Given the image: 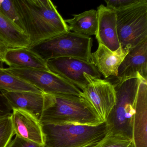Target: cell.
<instances>
[{"mask_svg": "<svg viewBox=\"0 0 147 147\" xmlns=\"http://www.w3.org/2000/svg\"><path fill=\"white\" fill-rule=\"evenodd\" d=\"M30 47L69 31L68 25L50 0H13Z\"/></svg>", "mask_w": 147, "mask_h": 147, "instance_id": "obj_1", "label": "cell"}, {"mask_svg": "<svg viewBox=\"0 0 147 147\" xmlns=\"http://www.w3.org/2000/svg\"><path fill=\"white\" fill-rule=\"evenodd\" d=\"M39 120L42 125H97L104 123L84 98L72 95L45 94L43 108Z\"/></svg>", "mask_w": 147, "mask_h": 147, "instance_id": "obj_2", "label": "cell"}, {"mask_svg": "<svg viewBox=\"0 0 147 147\" xmlns=\"http://www.w3.org/2000/svg\"><path fill=\"white\" fill-rule=\"evenodd\" d=\"M45 147H94L108 132L105 122L97 125H42Z\"/></svg>", "mask_w": 147, "mask_h": 147, "instance_id": "obj_3", "label": "cell"}, {"mask_svg": "<svg viewBox=\"0 0 147 147\" xmlns=\"http://www.w3.org/2000/svg\"><path fill=\"white\" fill-rule=\"evenodd\" d=\"M142 79L131 78L113 85L116 92V103L105 122L108 132L132 139L135 102Z\"/></svg>", "mask_w": 147, "mask_h": 147, "instance_id": "obj_4", "label": "cell"}, {"mask_svg": "<svg viewBox=\"0 0 147 147\" xmlns=\"http://www.w3.org/2000/svg\"><path fill=\"white\" fill-rule=\"evenodd\" d=\"M92 46V38L68 31L29 48L46 62L61 57H74L91 61Z\"/></svg>", "mask_w": 147, "mask_h": 147, "instance_id": "obj_5", "label": "cell"}, {"mask_svg": "<svg viewBox=\"0 0 147 147\" xmlns=\"http://www.w3.org/2000/svg\"><path fill=\"white\" fill-rule=\"evenodd\" d=\"M116 13L118 37L122 50L129 52L147 40V0H139Z\"/></svg>", "mask_w": 147, "mask_h": 147, "instance_id": "obj_6", "label": "cell"}, {"mask_svg": "<svg viewBox=\"0 0 147 147\" xmlns=\"http://www.w3.org/2000/svg\"><path fill=\"white\" fill-rule=\"evenodd\" d=\"M3 69L32 85L45 94L81 96L79 88L49 70L9 67Z\"/></svg>", "mask_w": 147, "mask_h": 147, "instance_id": "obj_7", "label": "cell"}, {"mask_svg": "<svg viewBox=\"0 0 147 147\" xmlns=\"http://www.w3.org/2000/svg\"><path fill=\"white\" fill-rule=\"evenodd\" d=\"M49 71L63 78L78 88L82 89L88 83L86 74L95 78L101 74L91 61L74 57H61L46 61Z\"/></svg>", "mask_w": 147, "mask_h": 147, "instance_id": "obj_8", "label": "cell"}, {"mask_svg": "<svg viewBox=\"0 0 147 147\" xmlns=\"http://www.w3.org/2000/svg\"><path fill=\"white\" fill-rule=\"evenodd\" d=\"M87 80L81 97L92 107L103 122H105L116 103L114 86L107 80L92 77L84 74Z\"/></svg>", "mask_w": 147, "mask_h": 147, "instance_id": "obj_9", "label": "cell"}, {"mask_svg": "<svg viewBox=\"0 0 147 147\" xmlns=\"http://www.w3.org/2000/svg\"><path fill=\"white\" fill-rule=\"evenodd\" d=\"M147 40L129 50L118 69L117 74L110 82L112 85L131 78L147 81Z\"/></svg>", "mask_w": 147, "mask_h": 147, "instance_id": "obj_10", "label": "cell"}, {"mask_svg": "<svg viewBox=\"0 0 147 147\" xmlns=\"http://www.w3.org/2000/svg\"><path fill=\"white\" fill-rule=\"evenodd\" d=\"M133 147H147V81L142 79L135 102L132 121Z\"/></svg>", "mask_w": 147, "mask_h": 147, "instance_id": "obj_11", "label": "cell"}, {"mask_svg": "<svg viewBox=\"0 0 147 147\" xmlns=\"http://www.w3.org/2000/svg\"><path fill=\"white\" fill-rule=\"evenodd\" d=\"M11 117L16 136L44 146L42 125L38 119L28 112L20 109L12 110Z\"/></svg>", "mask_w": 147, "mask_h": 147, "instance_id": "obj_12", "label": "cell"}, {"mask_svg": "<svg viewBox=\"0 0 147 147\" xmlns=\"http://www.w3.org/2000/svg\"><path fill=\"white\" fill-rule=\"evenodd\" d=\"M98 24L95 34L98 44L113 51L120 47L117 27V13L104 5L97 8Z\"/></svg>", "mask_w": 147, "mask_h": 147, "instance_id": "obj_13", "label": "cell"}, {"mask_svg": "<svg viewBox=\"0 0 147 147\" xmlns=\"http://www.w3.org/2000/svg\"><path fill=\"white\" fill-rule=\"evenodd\" d=\"M128 52L122 50L120 47L116 51H111L99 44L97 50L91 54V61L105 78L115 77L119 67Z\"/></svg>", "mask_w": 147, "mask_h": 147, "instance_id": "obj_14", "label": "cell"}, {"mask_svg": "<svg viewBox=\"0 0 147 147\" xmlns=\"http://www.w3.org/2000/svg\"><path fill=\"white\" fill-rule=\"evenodd\" d=\"M12 110L20 109L31 113L39 120L44 103V93L31 92L1 91Z\"/></svg>", "mask_w": 147, "mask_h": 147, "instance_id": "obj_15", "label": "cell"}, {"mask_svg": "<svg viewBox=\"0 0 147 147\" xmlns=\"http://www.w3.org/2000/svg\"><path fill=\"white\" fill-rule=\"evenodd\" d=\"M4 63L10 67L49 70L46 62L29 48L9 49L5 57Z\"/></svg>", "mask_w": 147, "mask_h": 147, "instance_id": "obj_16", "label": "cell"}, {"mask_svg": "<svg viewBox=\"0 0 147 147\" xmlns=\"http://www.w3.org/2000/svg\"><path fill=\"white\" fill-rule=\"evenodd\" d=\"M0 39L10 49L30 47L29 38L25 32L1 14Z\"/></svg>", "mask_w": 147, "mask_h": 147, "instance_id": "obj_17", "label": "cell"}, {"mask_svg": "<svg viewBox=\"0 0 147 147\" xmlns=\"http://www.w3.org/2000/svg\"><path fill=\"white\" fill-rule=\"evenodd\" d=\"M73 16V18L65 20L66 24H69V31L86 37L95 35L98 24L97 11L92 9Z\"/></svg>", "mask_w": 147, "mask_h": 147, "instance_id": "obj_18", "label": "cell"}, {"mask_svg": "<svg viewBox=\"0 0 147 147\" xmlns=\"http://www.w3.org/2000/svg\"><path fill=\"white\" fill-rule=\"evenodd\" d=\"M0 66V91L31 92L43 93L37 88L19 77L7 73Z\"/></svg>", "mask_w": 147, "mask_h": 147, "instance_id": "obj_19", "label": "cell"}, {"mask_svg": "<svg viewBox=\"0 0 147 147\" xmlns=\"http://www.w3.org/2000/svg\"><path fill=\"white\" fill-rule=\"evenodd\" d=\"M94 147H133L132 139L121 135L107 132Z\"/></svg>", "mask_w": 147, "mask_h": 147, "instance_id": "obj_20", "label": "cell"}, {"mask_svg": "<svg viewBox=\"0 0 147 147\" xmlns=\"http://www.w3.org/2000/svg\"><path fill=\"white\" fill-rule=\"evenodd\" d=\"M0 14L14 23L24 31V27L13 0H0Z\"/></svg>", "mask_w": 147, "mask_h": 147, "instance_id": "obj_21", "label": "cell"}, {"mask_svg": "<svg viewBox=\"0 0 147 147\" xmlns=\"http://www.w3.org/2000/svg\"><path fill=\"white\" fill-rule=\"evenodd\" d=\"M11 116L0 117V147H7L15 135Z\"/></svg>", "mask_w": 147, "mask_h": 147, "instance_id": "obj_22", "label": "cell"}, {"mask_svg": "<svg viewBox=\"0 0 147 147\" xmlns=\"http://www.w3.org/2000/svg\"><path fill=\"white\" fill-rule=\"evenodd\" d=\"M139 0H108L105 1L106 7L117 12L137 3Z\"/></svg>", "mask_w": 147, "mask_h": 147, "instance_id": "obj_23", "label": "cell"}, {"mask_svg": "<svg viewBox=\"0 0 147 147\" xmlns=\"http://www.w3.org/2000/svg\"><path fill=\"white\" fill-rule=\"evenodd\" d=\"M7 147H45L32 142H29L16 136L15 138L11 140Z\"/></svg>", "mask_w": 147, "mask_h": 147, "instance_id": "obj_24", "label": "cell"}, {"mask_svg": "<svg viewBox=\"0 0 147 147\" xmlns=\"http://www.w3.org/2000/svg\"><path fill=\"white\" fill-rule=\"evenodd\" d=\"M10 49L7 45L0 39V63H4L7 52Z\"/></svg>", "mask_w": 147, "mask_h": 147, "instance_id": "obj_25", "label": "cell"}]
</instances>
